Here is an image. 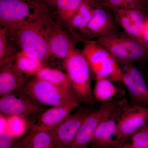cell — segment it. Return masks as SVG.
Masks as SVG:
<instances>
[{
  "label": "cell",
  "instance_id": "obj_1",
  "mask_svg": "<svg viewBox=\"0 0 148 148\" xmlns=\"http://www.w3.org/2000/svg\"><path fill=\"white\" fill-rule=\"evenodd\" d=\"M46 12L38 0H0V22L8 32L14 34L21 25L37 21Z\"/></svg>",
  "mask_w": 148,
  "mask_h": 148
},
{
  "label": "cell",
  "instance_id": "obj_2",
  "mask_svg": "<svg viewBox=\"0 0 148 148\" xmlns=\"http://www.w3.org/2000/svg\"><path fill=\"white\" fill-rule=\"evenodd\" d=\"M64 64L66 73L80 103L93 104L94 98L91 86V69L82 51L76 48L73 44L64 60Z\"/></svg>",
  "mask_w": 148,
  "mask_h": 148
},
{
  "label": "cell",
  "instance_id": "obj_3",
  "mask_svg": "<svg viewBox=\"0 0 148 148\" xmlns=\"http://www.w3.org/2000/svg\"><path fill=\"white\" fill-rule=\"evenodd\" d=\"M82 52L96 79H106L116 82L122 76L118 61L96 41H87Z\"/></svg>",
  "mask_w": 148,
  "mask_h": 148
},
{
  "label": "cell",
  "instance_id": "obj_4",
  "mask_svg": "<svg viewBox=\"0 0 148 148\" xmlns=\"http://www.w3.org/2000/svg\"><path fill=\"white\" fill-rule=\"evenodd\" d=\"M19 90L41 105L52 107L79 101L74 90L58 87L35 77Z\"/></svg>",
  "mask_w": 148,
  "mask_h": 148
},
{
  "label": "cell",
  "instance_id": "obj_5",
  "mask_svg": "<svg viewBox=\"0 0 148 148\" xmlns=\"http://www.w3.org/2000/svg\"><path fill=\"white\" fill-rule=\"evenodd\" d=\"M42 15L37 21L21 25L14 34L21 51L32 58L43 61L51 54L42 23Z\"/></svg>",
  "mask_w": 148,
  "mask_h": 148
},
{
  "label": "cell",
  "instance_id": "obj_6",
  "mask_svg": "<svg viewBox=\"0 0 148 148\" xmlns=\"http://www.w3.org/2000/svg\"><path fill=\"white\" fill-rule=\"evenodd\" d=\"M96 41L118 61L140 60L145 57L148 48L128 36L112 32L99 37Z\"/></svg>",
  "mask_w": 148,
  "mask_h": 148
},
{
  "label": "cell",
  "instance_id": "obj_7",
  "mask_svg": "<svg viewBox=\"0 0 148 148\" xmlns=\"http://www.w3.org/2000/svg\"><path fill=\"white\" fill-rule=\"evenodd\" d=\"M120 106L119 102L114 99L103 102L98 110L93 111L85 119L70 148H88L99 125Z\"/></svg>",
  "mask_w": 148,
  "mask_h": 148
},
{
  "label": "cell",
  "instance_id": "obj_8",
  "mask_svg": "<svg viewBox=\"0 0 148 148\" xmlns=\"http://www.w3.org/2000/svg\"><path fill=\"white\" fill-rule=\"evenodd\" d=\"M92 112L90 108L82 107L75 113L48 132L57 148H71L83 122Z\"/></svg>",
  "mask_w": 148,
  "mask_h": 148
},
{
  "label": "cell",
  "instance_id": "obj_9",
  "mask_svg": "<svg viewBox=\"0 0 148 148\" xmlns=\"http://www.w3.org/2000/svg\"><path fill=\"white\" fill-rule=\"evenodd\" d=\"M44 110L40 103L29 95L19 91L18 93H7L1 96V114L7 116L26 117Z\"/></svg>",
  "mask_w": 148,
  "mask_h": 148
},
{
  "label": "cell",
  "instance_id": "obj_10",
  "mask_svg": "<svg viewBox=\"0 0 148 148\" xmlns=\"http://www.w3.org/2000/svg\"><path fill=\"white\" fill-rule=\"evenodd\" d=\"M148 121V107L132 106L123 110L117 123L116 138L123 141Z\"/></svg>",
  "mask_w": 148,
  "mask_h": 148
},
{
  "label": "cell",
  "instance_id": "obj_11",
  "mask_svg": "<svg viewBox=\"0 0 148 148\" xmlns=\"http://www.w3.org/2000/svg\"><path fill=\"white\" fill-rule=\"evenodd\" d=\"M47 40L51 55L64 60L73 44L58 23H55L46 13L42 16Z\"/></svg>",
  "mask_w": 148,
  "mask_h": 148
},
{
  "label": "cell",
  "instance_id": "obj_12",
  "mask_svg": "<svg viewBox=\"0 0 148 148\" xmlns=\"http://www.w3.org/2000/svg\"><path fill=\"white\" fill-rule=\"evenodd\" d=\"M123 83L129 94L132 106L148 107V87L141 72L128 64L123 71Z\"/></svg>",
  "mask_w": 148,
  "mask_h": 148
},
{
  "label": "cell",
  "instance_id": "obj_13",
  "mask_svg": "<svg viewBox=\"0 0 148 148\" xmlns=\"http://www.w3.org/2000/svg\"><path fill=\"white\" fill-rule=\"evenodd\" d=\"M79 101L51 107L44 112L31 132L50 131L60 124L72 114L71 113L79 105Z\"/></svg>",
  "mask_w": 148,
  "mask_h": 148
},
{
  "label": "cell",
  "instance_id": "obj_14",
  "mask_svg": "<svg viewBox=\"0 0 148 148\" xmlns=\"http://www.w3.org/2000/svg\"><path fill=\"white\" fill-rule=\"evenodd\" d=\"M115 11L118 23L127 36L147 46L142 37V30L146 19L142 11L130 8L120 9Z\"/></svg>",
  "mask_w": 148,
  "mask_h": 148
},
{
  "label": "cell",
  "instance_id": "obj_15",
  "mask_svg": "<svg viewBox=\"0 0 148 148\" xmlns=\"http://www.w3.org/2000/svg\"><path fill=\"white\" fill-rule=\"evenodd\" d=\"M112 115L96 130L90 143L92 148H122L123 143L116 139L117 122Z\"/></svg>",
  "mask_w": 148,
  "mask_h": 148
},
{
  "label": "cell",
  "instance_id": "obj_16",
  "mask_svg": "<svg viewBox=\"0 0 148 148\" xmlns=\"http://www.w3.org/2000/svg\"><path fill=\"white\" fill-rule=\"evenodd\" d=\"M27 76L16 71L11 60L1 64L0 95L19 90L27 82Z\"/></svg>",
  "mask_w": 148,
  "mask_h": 148
},
{
  "label": "cell",
  "instance_id": "obj_17",
  "mask_svg": "<svg viewBox=\"0 0 148 148\" xmlns=\"http://www.w3.org/2000/svg\"><path fill=\"white\" fill-rule=\"evenodd\" d=\"M112 21L103 9L94 8L92 18L83 32L92 36L99 37L111 33Z\"/></svg>",
  "mask_w": 148,
  "mask_h": 148
},
{
  "label": "cell",
  "instance_id": "obj_18",
  "mask_svg": "<svg viewBox=\"0 0 148 148\" xmlns=\"http://www.w3.org/2000/svg\"><path fill=\"white\" fill-rule=\"evenodd\" d=\"M16 148H58L47 131L30 132L16 145Z\"/></svg>",
  "mask_w": 148,
  "mask_h": 148
},
{
  "label": "cell",
  "instance_id": "obj_19",
  "mask_svg": "<svg viewBox=\"0 0 148 148\" xmlns=\"http://www.w3.org/2000/svg\"><path fill=\"white\" fill-rule=\"evenodd\" d=\"M34 77L58 87L73 90L68 75L58 69L43 67Z\"/></svg>",
  "mask_w": 148,
  "mask_h": 148
},
{
  "label": "cell",
  "instance_id": "obj_20",
  "mask_svg": "<svg viewBox=\"0 0 148 148\" xmlns=\"http://www.w3.org/2000/svg\"><path fill=\"white\" fill-rule=\"evenodd\" d=\"M13 64L17 71L27 77L34 76L44 67L42 61L32 58L22 51L15 56Z\"/></svg>",
  "mask_w": 148,
  "mask_h": 148
},
{
  "label": "cell",
  "instance_id": "obj_21",
  "mask_svg": "<svg viewBox=\"0 0 148 148\" xmlns=\"http://www.w3.org/2000/svg\"><path fill=\"white\" fill-rule=\"evenodd\" d=\"M28 125L25 117L9 116L2 114L0 115V130H7L14 140L24 135Z\"/></svg>",
  "mask_w": 148,
  "mask_h": 148
},
{
  "label": "cell",
  "instance_id": "obj_22",
  "mask_svg": "<svg viewBox=\"0 0 148 148\" xmlns=\"http://www.w3.org/2000/svg\"><path fill=\"white\" fill-rule=\"evenodd\" d=\"M96 80L92 90L94 99L103 103L117 96L118 88L113 82L106 79H97Z\"/></svg>",
  "mask_w": 148,
  "mask_h": 148
},
{
  "label": "cell",
  "instance_id": "obj_23",
  "mask_svg": "<svg viewBox=\"0 0 148 148\" xmlns=\"http://www.w3.org/2000/svg\"><path fill=\"white\" fill-rule=\"evenodd\" d=\"M93 0H86L83 3L73 17L69 22L71 27L83 32L90 22L94 8Z\"/></svg>",
  "mask_w": 148,
  "mask_h": 148
},
{
  "label": "cell",
  "instance_id": "obj_24",
  "mask_svg": "<svg viewBox=\"0 0 148 148\" xmlns=\"http://www.w3.org/2000/svg\"><path fill=\"white\" fill-rule=\"evenodd\" d=\"M86 0H56L54 5L60 18L69 23Z\"/></svg>",
  "mask_w": 148,
  "mask_h": 148
},
{
  "label": "cell",
  "instance_id": "obj_25",
  "mask_svg": "<svg viewBox=\"0 0 148 148\" xmlns=\"http://www.w3.org/2000/svg\"><path fill=\"white\" fill-rule=\"evenodd\" d=\"M122 148H148V121L131 135L130 143H123Z\"/></svg>",
  "mask_w": 148,
  "mask_h": 148
},
{
  "label": "cell",
  "instance_id": "obj_26",
  "mask_svg": "<svg viewBox=\"0 0 148 148\" xmlns=\"http://www.w3.org/2000/svg\"><path fill=\"white\" fill-rule=\"evenodd\" d=\"M8 32L5 28L0 29V62L1 64L11 60L9 57V49L8 40L7 36Z\"/></svg>",
  "mask_w": 148,
  "mask_h": 148
},
{
  "label": "cell",
  "instance_id": "obj_27",
  "mask_svg": "<svg viewBox=\"0 0 148 148\" xmlns=\"http://www.w3.org/2000/svg\"><path fill=\"white\" fill-rule=\"evenodd\" d=\"M14 140L7 130H0V148H14Z\"/></svg>",
  "mask_w": 148,
  "mask_h": 148
},
{
  "label": "cell",
  "instance_id": "obj_28",
  "mask_svg": "<svg viewBox=\"0 0 148 148\" xmlns=\"http://www.w3.org/2000/svg\"><path fill=\"white\" fill-rule=\"evenodd\" d=\"M106 4L115 10L120 9L127 8L124 0H104Z\"/></svg>",
  "mask_w": 148,
  "mask_h": 148
},
{
  "label": "cell",
  "instance_id": "obj_29",
  "mask_svg": "<svg viewBox=\"0 0 148 148\" xmlns=\"http://www.w3.org/2000/svg\"><path fill=\"white\" fill-rule=\"evenodd\" d=\"M143 42L148 47V17L146 18L142 32Z\"/></svg>",
  "mask_w": 148,
  "mask_h": 148
},
{
  "label": "cell",
  "instance_id": "obj_30",
  "mask_svg": "<svg viewBox=\"0 0 148 148\" xmlns=\"http://www.w3.org/2000/svg\"><path fill=\"white\" fill-rule=\"evenodd\" d=\"M41 2L45 4V3H47L48 4L51 5H54L56 1V0H38Z\"/></svg>",
  "mask_w": 148,
  "mask_h": 148
},
{
  "label": "cell",
  "instance_id": "obj_31",
  "mask_svg": "<svg viewBox=\"0 0 148 148\" xmlns=\"http://www.w3.org/2000/svg\"><path fill=\"white\" fill-rule=\"evenodd\" d=\"M143 5H148V0H139Z\"/></svg>",
  "mask_w": 148,
  "mask_h": 148
}]
</instances>
